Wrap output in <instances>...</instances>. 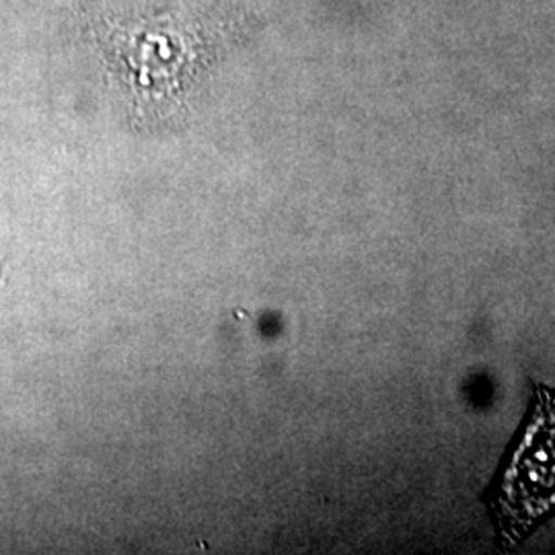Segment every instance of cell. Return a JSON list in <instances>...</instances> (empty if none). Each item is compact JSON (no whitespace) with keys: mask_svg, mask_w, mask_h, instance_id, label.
I'll return each mask as SVG.
<instances>
[{"mask_svg":"<svg viewBox=\"0 0 555 555\" xmlns=\"http://www.w3.org/2000/svg\"><path fill=\"white\" fill-rule=\"evenodd\" d=\"M481 500L500 550H513L555 515V389L533 383V399Z\"/></svg>","mask_w":555,"mask_h":555,"instance_id":"6da1fadb","label":"cell"}]
</instances>
